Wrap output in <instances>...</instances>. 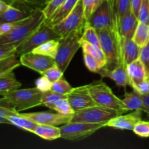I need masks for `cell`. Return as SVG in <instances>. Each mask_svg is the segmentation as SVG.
<instances>
[{
    "mask_svg": "<svg viewBox=\"0 0 149 149\" xmlns=\"http://www.w3.org/2000/svg\"><path fill=\"white\" fill-rule=\"evenodd\" d=\"M47 20L42 10L32 12L29 17L16 22L11 31L0 36V45H13L17 47Z\"/></svg>",
    "mask_w": 149,
    "mask_h": 149,
    "instance_id": "cell-1",
    "label": "cell"
},
{
    "mask_svg": "<svg viewBox=\"0 0 149 149\" xmlns=\"http://www.w3.org/2000/svg\"><path fill=\"white\" fill-rule=\"evenodd\" d=\"M97 31L101 49L104 52L106 65L103 68L112 70L122 63L121 36L116 28H106Z\"/></svg>",
    "mask_w": 149,
    "mask_h": 149,
    "instance_id": "cell-2",
    "label": "cell"
},
{
    "mask_svg": "<svg viewBox=\"0 0 149 149\" xmlns=\"http://www.w3.org/2000/svg\"><path fill=\"white\" fill-rule=\"evenodd\" d=\"M42 93L36 87L17 89L0 98V106L13 109L17 112L23 111L41 106Z\"/></svg>",
    "mask_w": 149,
    "mask_h": 149,
    "instance_id": "cell-3",
    "label": "cell"
},
{
    "mask_svg": "<svg viewBox=\"0 0 149 149\" xmlns=\"http://www.w3.org/2000/svg\"><path fill=\"white\" fill-rule=\"evenodd\" d=\"M84 29V27L74 31L59 39L58 52L55 60L56 65L63 72H65L74 55L81 47V39Z\"/></svg>",
    "mask_w": 149,
    "mask_h": 149,
    "instance_id": "cell-4",
    "label": "cell"
},
{
    "mask_svg": "<svg viewBox=\"0 0 149 149\" xmlns=\"http://www.w3.org/2000/svg\"><path fill=\"white\" fill-rule=\"evenodd\" d=\"M87 87L97 105L115 109L122 113L128 111L122 99H119L106 83L95 81L87 84Z\"/></svg>",
    "mask_w": 149,
    "mask_h": 149,
    "instance_id": "cell-5",
    "label": "cell"
},
{
    "mask_svg": "<svg viewBox=\"0 0 149 149\" xmlns=\"http://www.w3.org/2000/svg\"><path fill=\"white\" fill-rule=\"evenodd\" d=\"M61 38L53 26H51L47 20H46L26 41L16 48V54L17 56H20L23 54L32 52L35 48L47 41L60 39Z\"/></svg>",
    "mask_w": 149,
    "mask_h": 149,
    "instance_id": "cell-6",
    "label": "cell"
},
{
    "mask_svg": "<svg viewBox=\"0 0 149 149\" xmlns=\"http://www.w3.org/2000/svg\"><path fill=\"white\" fill-rule=\"evenodd\" d=\"M122 113L115 109L95 105L77 111L70 122L106 124L112 118Z\"/></svg>",
    "mask_w": 149,
    "mask_h": 149,
    "instance_id": "cell-7",
    "label": "cell"
},
{
    "mask_svg": "<svg viewBox=\"0 0 149 149\" xmlns=\"http://www.w3.org/2000/svg\"><path fill=\"white\" fill-rule=\"evenodd\" d=\"M104 127H106L105 123L69 122L60 127L61 138L68 141H80L90 136Z\"/></svg>",
    "mask_w": 149,
    "mask_h": 149,
    "instance_id": "cell-8",
    "label": "cell"
},
{
    "mask_svg": "<svg viewBox=\"0 0 149 149\" xmlns=\"http://www.w3.org/2000/svg\"><path fill=\"white\" fill-rule=\"evenodd\" d=\"M86 22L82 0H79L74 10L53 28L61 37H64L74 31L84 28Z\"/></svg>",
    "mask_w": 149,
    "mask_h": 149,
    "instance_id": "cell-9",
    "label": "cell"
},
{
    "mask_svg": "<svg viewBox=\"0 0 149 149\" xmlns=\"http://www.w3.org/2000/svg\"><path fill=\"white\" fill-rule=\"evenodd\" d=\"M86 24L97 30L106 28H116L118 29L116 13L106 0H103L98 8L87 20Z\"/></svg>",
    "mask_w": 149,
    "mask_h": 149,
    "instance_id": "cell-10",
    "label": "cell"
},
{
    "mask_svg": "<svg viewBox=\"0 0 149 149\" xmlns=\"http://www.w3.org/2000/svg\"><path fill=\"white\" fill-rule=\"evenodd\" d=\"M20 61L21 65L33 70L42 75L48 68L56 65L54 58L33 52L20 55Z\"/></svg>",
    "mask_w": 149,
    "mask_h": 149,
    "instance_id": "cell-11",
    "label": "cell"
},
{
    "mask_svg": "<svg viewBox=\"0 0 149 149\" xmlns=\"http://www.w3.org/2000/svg\"><path fill=\"white\" fill-rule=\"evenodd\" d=\"M67 98L76 112L97 105L91 96L87 85L74 88L67 95Z\"/></svg>",
    "mask_w": 149,
    "mask_h": 149,
    "instance_id": "cell-12",
    "label": "cell"
},
{
    "mask_svg": "<svg viewBox=\"0 0 149 149\" xmlns=\"http://www.w3.org/2000/svg\"><path fill=\"white\" fill-rule=\"evenodd\" d=\"M23 116L29 118L39 125H48L53 126H61L70 122L71 116H63L52 111L34 112V113H21Z\"/></svg>",
    "mask_w": 149,
    "mask_h": 149,
    "instance_id": "cell-13",
    "label": "cell"
},
{
    "mask_svg": "<svg viewBox=\"0 0 149 149\" xmlns=\"http://www.w3.org/2000/svg\"><path fill=\"white\" fill-rule=\"evenodd\" d=\"M142 111H133V112L125 115H118L107 122L106 127L119 130H132L135 125L142 120Z\"/></svg>",
    "mask_w": 149,
    "mask_h": 149,
    "instance_id": "cell-14",
    "label": "cell"
},
{
    "mask_svg": "<svg viewBox=\"0 0 149 149\" xmlns=\"http://www.w3.org/2000/svg\"><path fill=\"white\" fill-rule=\"evenodd\" d=\"M139 20L135 13L130 10L119 18L117 27L120 36L127 39H132Z\"/></svg>",
    "mask_w": 149,
    "mask_h": 149,
    "instance_id": "cell-15",
    "label": "cell"
},
{
    "mask_svg": "<svg viewBox=\"0 0 149 149\" xmlns=\"http://www.w3.org/2000/svg\"><path fill=\"white\" fill-rule=\"evenodd\" d=\"M97 74H100L102 78H110L120 87L126 88L127 86H130V80L127 72L126 67L124 65H119L112 70L103 68Z\"/></svg>",
    "mask_w": 149,
    "mask_h": 149,
    "instance_id": "cell-16",
    "label": "cell"
},
{
    "mask_svg": "<svg viewBox=\"0 0 149 149\" xmlns=\"http://www.w3.org/2000/svg\"><path fill=\"white\" fill-rule=\"evenodd\" d=\"M121 47L122 63L125 67L139 58L141 47L132 39H127L121 36Z\"/></svg>",
    "mask_w": 149,
    "mask_h": 149,
    "instance_id": "cell-17",
    "label": "cell"
},
{
    "mask_svg": "<svg viewBox=\"0 0 149 149\" xmlns=\"http://www.w3.org/2000/svg\"><path fill=\"white\" fill-rule=\"evenodd\" d=\"M126 69L130 80V87L132 88L143 80L149 79L148 73L139 58L127 65Z\"/></svg>",
    "mask_w": 149,
    "mask_h": 149,
    "instance_id": "cell-18",
    "label": "cell"
},
{
    "mask_svg": "<svg viewBox=\"0 0 149 149\" xmlns=\"http://www.w3.org/2000/svg\"><path fill=\"white\" fill-rule=\"evenodd\" d=\"M124 99H122L124 104L127 111H141L146 114L148 113V109L144 103L141 95L133 90L131 93H125Z\"/></svg>",
    "mask_w": 149,
    "mask_h": 149,
    "instance_id": "cell-19",
    "label": "cell"
},
{
    "mask_svg": "<svg viewBox=\"0 0 149 149\" xmlns=\"http://www.w3.org/2000/svg\"><path fill=\"white\" fill-rule=\"evenodd\" d=\"M31 13L25 11L13 5H9L8 7L0 14V24L20 21L29 17Z\"/></svg>",
    "mask_w": 149,
    "mask_h": 149,
    "instance_id": "cell-20",
    "label": "cell"
},
{
    "mask_svg": "<svg viewBox=\"0 0 149 149\" xmlns=\"http://www.w3.org/2000/svg\"><path fill=\"white\" fill-rule=\"evenodd\" d=\"M22 84L16 79L13 71L0 76V95L4 96L20 89Z\"/></svg>",
    "mask_w": 149,
    "mask_h": 149,
    "instance_id": "cell-21",
    "label": "cell"
},
{
    "mask_svg": "<svg viewBox=\"0 0 149 149\" xmlns=\"http://www.w3.org/2000/svg\"><path fill=\"white\" fill-rule=\"evenodd\" d=\"M79 0H66L55 13H53L50 18L48 19L47 21L49 22L51 26H54L55 25L58 24V23L63 20L71 11L74 9L77 3Z\"/></svg>",
    "mask_w": 149,
    "mask_h": 149,
    "instance_id": "cell-22",
    "label": "cell"
},
{
    "mask_svg": "<svg viewBox=\"0 0 149 149\" xmlns=\"http://www.w3.org/2000/svg\"><path fill=\"white\" fill-rule=\"evenodd\" d=\"M33 133L47 141H54L61 137L60 127L53 125H38Z\"/></svg>",
    "mask_w": 149,
    "mask_h": 149,
    "instance_id": "cell-23",
    "label": "cell"
},
{
    "mask_svg": "<svg viewBox=\"0 0 149 149\" xmlns=\"http://www.w3.org/2000/svg\"><path fill=\"white\" fill-rule=\"evenodd\" d=\"M7 119L10 121V125L30 132H33L35 128L39 125L29 118L23 116L21 113H19L18 114L15 116H9Z\"/></svg>",
    "mask_w": 149,
    "mask_h": 149,
    "instance_id": "cell-24",
    "label": "cell"
},
{
    "mask_svg": "<svg viewBox=\"0 0 149 149\" xmlns=\"http://www.w3.org/2000/svg\"><path fill=\"white\" fill-rule=\"evenodd\" d=\"M59 39H51L35 48L32 52L47 55L55 59L58 52Z\"/></svg>",
    "mask_w": 149,
    "mask_h": 149,
    "instance_id": "cell-25",
    "label": "cell"
},
{
    "mask_svg": "<svg viewBox=\"0 0 149 149\" xmlns=\"http://www.w3.org/2000/svg\"><path fill=\"white\" fill-rule=\"evenodd\" d=\"M132 39L141 47L146 45L149 42V25L139 21Z\"/></svg>",
    "mask_w": 149,
    "mask_h": 149,
    "instance_id": "cell-26",
    "label": "cell"
},
{
    "mask_svg": "<svg viewBox=\"0 0 149 149\" xmlns=\"http://www.w3.org/2000/svg\"><path fill=\"white\" fill-rule=\"evenodd\" d=\"M20 65V58H18L16 53L0 60V76L13 71Z\"/></svg>",
    "mask_w": 149,
    "mask_h": 149,
    "instance_id": "cell-27",
    "label": "cell"
},
{
    "mask_svg": "<svg viewBox=\"0 0 149 149\" xmlns=\"http://www.w3.org/2000/svg\"><path fill=\"white\" fill-rule=\"evenodd\" d=\"M50 109L55 111L57 113H60V114L66 116H71V117H72L76 113V111L72 108L71 105L70 104L67 97L60 99L58 101L55 102L52 105Z\"/></svg>",
    "mask_w": 149,
    "mask_h": 149,
    "instance_id": "cell-28",
    "label": "cell"
},
{
    "mask_svg": "<svg viewBox=\"0 0 149 149\" xmlns=\"http://www.w3.org/2000/svg\"><path fill=\"white\" fill-rule=\"evenodd\" d=\"M50 1L51 0H20L14 6H21L24 8L23 10L31 13L36 10H43Z\"/></svg>",
    "mask_w": 149,
    "mask_h": 149,
    "instance_id": "cell-29",
    "label": "cell"
},
{
    "mask_svg": "<svg viewBox=\"0 0 149 149\" xmlns=\"http://www.w3.org/2000/svg\"><path fill=\"white\" fill-rule=\"evenodd\" d=\"M81 41H84V42H88L97 47L101 48V45H100L97 29L87 24H86L84 26Z\"/></svg>",
    "mask_w": 149,
    "mask_h": 149,
    "instance_id": "cell-30",
    "label": "cell"
},
{
    "mask_svg": "<svg viewBox=\"0 0 149 149\" xmlns=\"http://www.w3.org/2000/svg\"><path fill=\"white\" fill-rule=\"evenodd\" d=\"M81 48H82L83 52H87L88 54L91 55L96 59L98 60L103 64H105V66L106 65V56H105L104 52H103L101 48L97 47L94 46V45H91V44L88 43L84 41H81Z\"/></svg>",
    "mask_w": 149,
    "mask_h": 149,
    "instance_id": "cell-31",
    "label": "cell"
},
{
    "mask_svg": "<svg viewBox=\"0 0 149 149\" xmlns=\"http://www.w3.org/2000/svg\"><path fill=\"white\" fill-rule=\"evenodd\" d=\"M83 58H84V62L86 67L92 72L97 74L100 69L105 67V64H103V63L99 61L98 60L87 52H83Z\"/></svg>",
    "mask_w": 149,
    "mask_h": 149,
    "instance_id": "cell-32",
    "label": "cell"
},
{
    "mask_svg": "<svg viewBox=\"0 0 149 149\" xmlns=\"http://www.w3.org/2000/svg\"><path fill=\"white\" fill-rule=\"evenodd\" d=\"M67 95H61L59 93H55V92L52 91V90H49V91L44 92L42 93V105L47 106L49 109H51L52 105L58 101L60 99L64 98L66 97Z\"/></svg>",
    "mask_w": 149,
    "mask_h": 149,
    "instance_id": "cell-33",
    "label": "cell"
},
{
    "mask_svg": "<svg viewBox=\"0 0 149 149\" xmlns=\"http://www.w3.org/2000/svg\"><path fill=\"white\" fill-rule=\"evenodd\" d=\"M74 87H71V84L63 77L58 79V81L52 82V87H51L52 91L61 95H65L69 94L72 91Z\"/></svg>",
    "mask_w": 149,
    "mask_h": 149,
    "instance_id": "cell-34",
    "label": "cell"
},
{
    "mask_svg": "<svg viewBox=\"0 0 149 149\" xmlns=\"http://www.w3.org/2000/svg\"><path fill=\"white\" fill-rule=\"evenodd\" d=\"M103 0H82L84 17L86 20H88L94 12L98 8Z\"/></svg>",
    "mask_w": 149,
    "mask_h": 149,
    "instance_id": "cell-35",
    "label": "cell"
},
{
    "mask_svg": "<svg viewBox=\"0 0 149 149\" xmlns=\"http://www.w3.org/2000/svg\"><path fill=\"white\" fill-rule=\"evenodd\" d=\"M115 10H116V21L131 10L130 0H115ZM118 28V27H117Z\"/></svg>",
    "mask_w": 149,
    "mask_h": 149,
    "instance_id": "cell-36",
    "label": "cell"
},
{
    "mask_svg": "<svg viewBox=\"0 0 149 149\" xmlns=\"http://www.w3.org/2000/svg\"><path fill=\"white\" fill-rule=\"evenodd\" d=\"M132 131L141 138H149V121H139L135 125Z\"/></svg>",
    "mask_w": 149,
    "mask_h": 149,
    "instance_id": "cell-37",
    "label": "cell"
},
{
    "mask_svg": "<svg viewBox=\"0 0 149 149\" xmlns=\"http://www.w3.org/2000/svg\"><path fill=\"white\" fill-rule=\"evenodd\" d=\"M63 73L64 72H63L60 69L58 65H55L52 67H51V68H48L47 70H46L42 74V75L45 76L51 82H54V81H58V79L62 78L63 76Z\"/></svg>",
    "mask_w": 149,
    "mask_h": 149,
    "instance_id": "cell-38",
    "label": "cell"
},
{
    "mask_svg": "<svg viewBox=\"0 0 149 149\" xmlns=\"http://www.w3.org/2000/svg\"><path fill=\"white\" fill-rule=\"evenodd\" d=\"M66 0H51L47 5L44 8L43 12L47 17V20L50 18L53 13L63 4Z\"/></svg>",
    "mask_w": 149,
    "mask_h": 149,
    "instance_id": "cell-39",
    "label": "cell"
},
{
    "mask_svg": "<svg viewBox=\"0 0 149 149\" xmlns=\"http://www.w3.org/2000/svg\"><path fill=\"white\" fill-rule=\"evenodd\" d=\"M139 21L149 25V1L142 0L139 15H138Z\"/></svg>",
    "mask_w": 149,
    "mask_h": 149,
    "instance_id": "cell-40",
    "label": "cell"
},
{
    "mask_svg": "<svg viewBox=\"0 0 149 149\" xmlns=\"http://www.w3.org/2000/svg\"><path fill=\"white\" fill-rule=\"evenodd\" d=\"M139 59L144 65L149 74V42L141 48Z\"/></svg>",
    "mask_w": 149,
    "mask_h": 149,
    "instance_id": "cell-41",
    "label": "cell"
},
{
    "mask_svg": "<svg viewBox=\"0 0 149 149\" xmlns=\"http://www.w3.org/2000/svg\"><path fill=\"white\" fill-rule=\"evenodd\" d=\"M17 47L13 45H0V60L16 53Z\"/></svg>",
    "mask_w": 149,
    "mask_h": 149,
    "instance_id": "cell-42",
    "label": "cell"
},
{
    "mask_svg": "<svg viewBox=\"0 0 149 149\" xmlns=\"http://www.w3.org/2000/svg\"><path fill=\"white\" fill-rule=\"evenodd\" d=\"M52 82H51L48 79H47L45 76L39 77L36 81V87L42 93L51 90Z\"/></svg>",
    "mask_w": 149,
    "mask_h": 149,
    "instance_id": "cell-43",
    "label": "cell"
},
{
    "mask_svg": "<svg viewBox=\"0 0 149 149\" xmlns=\"http://www.w3.org/2000/svg\"><path fill=\"white\" fill-rule=\"evenodd\" d=\"M132 89L141 95L149 94V79L143 80L139 84H136Z\"/></svg>",
    "mask_w": 149,
    "mask_h": 149,
    "instance_id": "cell-44",
    "label": "cell"
},
{
    "mask_svg": "<svg viewBox=\"0 0 149 149\" xmlns=\"http://www.w3.org/2000/svg\"><path fill=\"white\" fill-rule=\"evenodd\" d=\"M20 112H17L13 110V109H8V108L0 106V116H3V117L8 118L9 116L17 115Z\"/></svg>",
    "mask_w": 149,
    "mask_h": 149,
    "instance_id": "cell-45",
    "label": "cell"
},
{
    "mask_svg": "<svg viewBox=\"0 0 149 149\" xmlns=\"http://www.w3.org/2000/svg\"><path fill=\"white\" fill-rule=\"evenodd\" d=\"M15 23H4L0 24V36L11 31L12 29L14 28Z\"/></svg>",
    "mask_w": 149,
    "mask_h": 149,
    "instance_id": "cell-46",
    "label": "cell"
},
{
    "mask_svg": "<svg viewBox=\"0 0 149 149\" xmlns=\"http://www.w3.org/2000/svg\"><path fill=\"white\" fill-rule=\"evenodd\" d=\"M141 3H142V0H130L131 10H132V11L135 13V15L138 17V15H139Z\"/></svg>",
    "mask_w": 149,
    "mask_h": 149,
    "instance_id": "cell-47",
    "label": "cell"
},
{
    "mask_svg": "<svg viewBox=\"0 0 149 149\" xmlns=\"http://www.w3.org/2000/svg\"><path fill=\"white\" fill-rule=\"evenodd\" d=\"M9 5H10V4H7V2H5L3 0H0V14L3 13L8 7Z\"/></svg>",
    "mask_w": 149,
    "mask_h": 149,
    "instance_id": "cell-48",
    "label": "cell"
},
{
    "mask_svg": "<svg viewBox=\"0 0 149 149\" xmlns=\"http://www.w3.org/2000/svg\"><path fill=\"white\" fill-rule=\"evenodd\" d=\"M142 97H143V102L144 103H145V105L146 106V107L148 108V113H147V116H148L149 117V94H147V95H142Z\"/></svg>",
    "mask_w": 149,
    "mask_h": 149,
    "instance_id": "cell-49",
    "label": "cell"
},
{
    "mask_svg": "<svg viewBox=\"0 0 149 149\" xmlns=\"http://www.w3.org/2000/svg\"><path fill=\"white\" fill-rule=\"evenodd\" d=\"M0 124H8V125H10V122L7 118L0 116Z\"/></svg>",
    "mask_w": 149,
    "mask_h": 149,
    "instance_id": "cell-50",
    "label": "cell"
},
{
    "mask_svg": "<svg viewBox=\"0 0 149 149\" xmlns=\"http://www.w3.org/2000/svg\"><path fill=\"white\" fill-rule=\"evenodd\" d=\"M3 1H4L5 2H7V4H10V5L14 6L16 3H17L19 1H20V0H3Z\"/></svg>",
    "mask_w": 149,
    "mask_h": 149,
    "instance_id": "cell-51",
    "label": "cell"
},
{
    "mask_svg": "<svg viewBox=\"0 0 149 149\" xmlns=\"http://www.w3.org/2000/svg\"><path fill=\"white\" fill-rule=\"evenodd\" d=\"M106 1H108L109 3H110V4L111 5L112 8L113 9L114 12L116 13V10H115V0H106Z\"/></svg>",
    "mask_w": 149,
    "mask_h": 149,
    "instance_id": "cell-52",
    "label": "cell"
},
{
    "mask_svg": "<svg viewBox=\"0 0 149 149\" xmlns=\"http://www.w3.org/2000/svg\"><path fill=\"white\" fill-rule=\"evenodd\" d=\"M148 1H149V0H148Z\"/></svg>",
    "mask_w": 149,
    "mask_h": 149,
    "instance_id": "cell-53",
    "label": "cell"
}]
</instances>
